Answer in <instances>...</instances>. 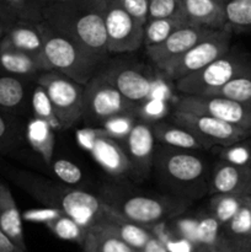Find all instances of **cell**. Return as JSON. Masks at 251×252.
<instances>
[{
  "instance_id": "11",
  "label": "cell",
  "mask_w": 251,
  "mask_h": 252,
  "mask_svg": "<svg viewBox=\"0 0 251 252\" xmlns=\"http://www.w3.org/2000/svg\"><path fill=\"white\" fill-rule=\"evenodd\" d=\"M171 118L172 122L193 133L206 145L207 149H211L214 145L228 147L251 138L250 133L243 128L212 116L174 110Z\"/></svg>"
},
{
  "instance_id": "20",
  "label": "cell",
  "mask_w": 251,
  "mask_h": 252,
  "mask_svg": "<svg viewBox=\"0 0 251 252\" xmlns=\"http://www.w3.org/2000/svg\"><path fill=\"white\" fill-rule=\"evenodd\" d=\"M182 12L189 25L208 30H228L223 0H182Z\"/></svg>"
},
{
  "instance_id": "13",
  "label": "cell",
  "mask_w": 251,
  "mask_h": 252,
  "mask_svg": "<svg viewBox=\"0 0 251 252\" xmlns=\"http://www.w3.org/2000/svg\"><path fill=\"white\" fill-rule=\"evenodd\" d=\"M103 17L110 53H130L143 47L144 25L130 16L118 0H105Z\"/></svg>"
},
{
  "instance_id": "24",
  "label": "cell",
  "mask_w": 251,
  "mask_h": 252,
  "mask_svg": "<svg viewBox=\"0 0 251 252\" xmlns=\"http://www.w3.org/2000/svg\"><path fill=\"white\" fill-rule=\"evenodd\" d=\"M97 223L105 225L106 228L113 231L118 238L122 239L126 244H128V245L132 246L133 249L138 251L142 250L145 244L148 243V240L154 235V233H153L150 228L127 220V219L122 218V217L111 212L108 208L103 218L100 221H97Z\"/></svg>"
},
{
  "instance_id": "4",
  "label": "cell",
  "mask_w": 251,
  "mask_h": 252,
  "mask_svg": "<svg viewBox=\"0 0 251 252\" xmlns=\"http://www.w3.org/2000/svg\"><path fill=\"white\" fill-rule=\"evenodd\" d=\"M196 150H184L160 144L155 149L154 169L172 196L193 201L208 191L209 166Z\"/></svg>"
},
{
  "instance_id": "32",
  "label": "cell",
  "mask_w": 251,
  "mask_h": 252,
  "mask_svg": "<svg viewBox=\"0 0 251 252\" xmlns=\"http://www.w3.org/2000/svg\"><path fill=\"white\" fill-rule=\"evenodd\" d=\"M209 95L220 96V97L230 98L239 102H251V68L243 73L238 74L235 78L229 80L219 89L214 90Z\"/></svg>"
},
{
  "instance_id": "26",
  "label": "cell",
  "mask_w": 251,
  "mask_h": 252,
  "mask_svg": "<svg viewBox=\"0 0 251 252\" xmlns=\"http://www.w3.org/2000/svg\"><path fill=\"white\" fill-rule=\"evenodd\" d=\"M81 249L83 252H139L101 223L88 229Z\"/></svg>"
},
{
  "instance_id": "12",
  "label": "cell",
  "mask_w": 251,
  "mask_h": 252,
  "mask_svg": "<svg viewBox=\"0 0 251 252\" xmlns=\"http://www.w3.org/2000/svg\"><path fill=\"white\" fill-rule=\"evenodd\" d=\"M233 32L229 30L212 31L206 38L189 48L186 53L170 64L164 73L174 81L194 73L225 54L231 48Z\"/></svg>"
},
{
  "instance_id": "18",
  "label": "cell",
  "mask_w": 251,
  "mask_h": 252,
  "mask_svg": "<svg viewBox=\"0 0 251 252\" xmlns=\"http://www.w3.org/2000/svg\"><path fill=\"white\" fill-rule=\"evenodd\" d=\"M0 47L43 58V37L38 21L17 19L0 37Z\"/></svg>"
},
{
  "instance_id": "19",
  "label": "cell",
  "mask_w": 251,
  "mask_h": 252,
  "mask_svg": "<svg viewBox=\"0 0 251 252\" xmlns=\"http://www.w3.org/2000/svg\"><path fill=\"white\" fill-rule=\"evenodd\" d=\"M36 80L0 71V110L19 115L31 107V95Z\"/></svg>"
},
{
  "instance_id": "23",
  "label": "cell",
  "mask_w": 251,
  "mask_h": 252,
  "mask_svg": "<svg viewBox=\"0 0 251 252\" xmlns=\"http://www.w3.org/2000/svg\"><path fill=\"white\" fill-rule=\"evenodd\" d=\"M150 123L155 139L161 145L184 150H207L206 145L193 133L177 123L165 122L162 120Z\"/></svg>"
},
{
  "instance_id": "41",
  "label": "cell",
  "mask_w": 251,
  "mask_h": 252,
  "mask_svg": "<svg viewBox=\"0 0 251 252\" xmlns=\"http://www.w3.org/2000/svg\"><path fill=\"white\" fill-rule=\"evenodd\" d=\"M17 19H20V17L16 10L0 1V37L2 36L5 30Z\"/></svg>"
},
{
  "instance_id": "3",
  "label": "cell",
  "mask_w": 251,
  "mask_h": 252,
  "mask_svg": "<svg viewBox=\"0 0 251 252\" xmlns=\"http://www.w3.org/2000/svg\"><path fill=\"white\" fill-rule=\"evenodd\" d=\"M97 196L111 212L150 229L181 216L192 203L172 194L147 193L120 184L103 185Z\"/></svg>"
},
{
  "instance_id": "35",
  "label": "cell",
  "mask_w": 251,
  "mask_h": 252,
  "mask_svg": "<svg viewBox=\"0 0 251 252\" xmlns=\"http://www.w3.org/2000/svg\"><path fill=\"white\" fill-rule=\"evenodd\" d=\"M138 118H139L138 113H121V115L108 118L101 126V128H103L108 135L121 143L130 132Z\"/></svg>"
},
{
  "instance_id": "6",
  "label": "cell",
  "mask_w": 251,
  "mask_h": 252,
  "mask_svg": "<svg viewBox=\"0 0 251 252\" xmlns=\"http://www.w3.org/2000/svg\"><path fill=\"white\" fill-rule=\"evenodd\" d=\"M139 103L126 98L102 74L97 73L84 85L83 120L86 127H100L121 113H138Z\"/></svg>"
},
{
  "instance_id": "33",
  "label": "cell",
  "mask_w": 251,
  "mask_h": 252,
  "mask_svg": "<svg viewBox=\"0 0 251 252\" xmlns=\"http://www.w3.org/2000/svg\"><path fill=\"white\" fill-rule=\"evenodd\" d=\"M25 140L19 125L9 113L0 110V153L6 154L17 149Z\"/></svg>"
},
{
  "instance_id": "16",
  "label": "cell",
  "mask_w": 251,
  "mask_h": 252,
  "mask_svg": "<svg viewBox=\"0 0 251 252\" xmlns=\"http://www.w3.org/2000/svg\"><path fill=\"white\" fill-rule=\"evenodd\" d=\"M98 73L102 74L126 98L134 103L140 105L152 94V80L135 65L121 62H106Z\"/></svg>"
},
{
  "instance_id": "29",
  "label": "cell",
  "mask_w": 251,
  "mask_h": 252,
  "mask_svg": "<svg viewBox=\"0 0 251 252\" xmlns=\"http://www.w3.org/2000/svg\"><path fill=\"white\" fill-rule=\"evenodd\" d=\"M221 235L236 241H248L251 238V196L245 199L235 216L221 228Z\"/></svg>"
},
{
  "instance_id": "27",
  "label": "cell",
  "mask_w": 251,
  "mask_h": 252,
  "mask_svg": "<svg viewBox=\"0 0 251 252\" xmlns=\"http://www.w3.org/2000/svg\"><path fill=\"white\" fill-rule=\"evenodd\" d=\"M44 224L54 234V236L62 240L75 243L81 246L86 236V229L76 223L73 218L61 211H54L53 216H49Z\"/></svg>"
},
{
  "instance_id": "34",
  "label": "cell",
  "mask_w": 251,
  "mask_h": 252,
  "mask_svg": "<svg viewBox=\"0 0 251 252\" xmlns=\"http://www.w3.org/2000/svg\"><path fill=\"white\" fill-rule=\"evenodd\" d=\"M31 110L32 113H33V117L41 118V120L46 121L47 123H49V126H51L54 130L62 129L61 125H59V121L58 118H57L56 112H54L53 110V106H52L51 100H49L46 90L37 83L36 85L33 86V90H32Z\"/></svg>"
},
{
  "instance_id": "42",
  "label": "cell",
  "mask_w": 251,
  "mask_h": 252,
  "mask_svg": "<svg viewBox=\"0 0 251 252\" xmlns=\"http://www.w3.org/2000/svg\"><path fill=\"white\" fill-rule=\"evenodd\" d=\"M139 252H170L166 244L154 234Z\"/></svg>"
},
{
  "instance_id": "39",
  "label": "cell",
  "mask_w": 251,
  "mask_h": 252,
  "mask_svg": "<svg viewBox=\"0 0 251 252\" xmlns=\"http://www.w3.org/2000/svg\"><path fill=\"white\" fill-rule=\"evenodd\" d=\"M166 115V105L159 100H145L144 102L140 103L139 107V117L149 122L159 121Z\"/></svg>"
},
{
  "instance_id": "44",
  "label": "cell",
  "mask_w": 251,
  "mask_h": 252,
  "mask_svg": "<svg viewBox=\"0 0 251 252\" xmlns=\"http://www.w3.org/2000/svg\"><path fill=\"white\" fill-rule=\"evenodd\" d=\"M0 1L4 2V4H6V5H9L10 7H12V9L16 10L17 14H19L20 9H21V6L24 5V2L26 1V0H0Z\"/></svg>"
},
{
  "instance_id": "45",
  "label": "cell",
  "mask_w": 251,
  "mask_h": 252,
  "mask_svg": "<svg viewBox=\"0 0 251 252\" xmlns=\"http://www.w3.org/2000/svg\"><path fill=\"white\" fill-rule=\"evenodd\" d=\"M193 252H217V249L206 245H196Z\"/></svg>"
},
{
  "instance_id": "22",
  "label": "cell",
  "mask_w": 251,
  "mask_h": 252,
  "mask_svg": "<svg viewBox=\"0 0 251 252\" xmlns=\"http://www.w3.org/2000/svg\"><path fill=\"white\" fill-rule=\"evenodd\" d=\"M0 229L21 250L27 251L22 219L9 186L0 182Z\"/></svg>"
},
{
  "instance_id": "31",
  "label": "cell",
  "mask_w": 251,
  "mask_h": 252,
  "mask_svg": "<svg viewBox=\"0 0 251 252\" xmlns=\"http://www.w3.org/2000/svg\"><path fill=\"white\" fill-rule=\"evenodd\" d=\"M187 22L181 17H170V19L149 20L144 26L143 47L154 46L161 43L172 32Z\"/></svg>"
},
{
  "instance_id": "17",
  "label": "cell",
  "mask_w": 251,
  "mask_h": 252,
  "mask_svg": "<svg viewBox=\"0 0 251 252\" xmlns=\"http://www.w3.org/2000/svg\"><path fill=\"white\" fill-rule=\"evenodd\" d=\"M208 192L212 196H251V164H235L220 159L211 172Z\"/></svg>"
},
{
  "instance_id": "36",
  "label": "cell",
  "mask_w": 251,
  "mask_h": 252,
  "mask_svg": "<svg viewBox=\"0 0 251 252\" xmlns=\"http://www.w3.org/2000/svg\"><path fill=\"white\" fill-rule=\"evenodd\" d=\"M170 17L185 19L182 12V0H149L148 21L155 19H170Z\"/></svg>"
},
{
  "instance_id": "46",
  "label": "cell",
  "mask_w": 251,
  "mask_h": 252,
  "mask_svg": "<svg viewBox=\"0 0 251 252\" xmlns=\"http://www.w3.org/2000/svg\"><path fill=\"white\" fill-rule=\"evenodd\" d=\"M248 249H249V252H251V238L248 240Z\"/></svg>"
},
{
  "instance_id": "7",
  "label": "cell",
  "mask_w": 251,
  "mask_h": 252,
  "mask_svg": "<svg viewBox=\"0 0 251 252\" xmlns=\"http://www.w3.org/2000/svg\"><path fill=\"white\" fill-rule=\"evenodd\" d=\"M251 68V57L230 48L208 65L175 81L176 89L186 95H209L238 74Z\"/></svg>"
},
{
  "instance_id": "43",
  "label": "cell",
  "mask_w": 251,
  "mask_h": 252,
  "mask_svg": "<svg viewBox=\"0 0 251 252\" xmlns=\"http://www.w3.org/2000/svg\"><path fill=\"white\" fill-rule=\"evenodd\" d=\"M0 252H29L24 251L15 245L11 240L6 236V234L0 229Z\"/></svg>"
},
{
  "instance_id": "38",
  "label": "cell",
  "mask_w": 251,
  "mask_h": 252,
  "mask_svg": "<svg viewBox=\"0 0 251 252\" xmlns=\"http://www.w3.org/2000/svg\"><path fill=\"white\" fill-rule=\"evenodd\" d=\"M118 1L130 16L145 26L149 19V0H118Z\"/></svg>"
},
{
  "instance_id": "10",
  "label": "cell",
  "mask_w": 251,
  "mask_h": 252,
  "mask_svg": "<svg viewBox=\"0 0 251 252\" xmlns=\"http://www.w3.org/2000/svg\"><path fill=\"white\" fill-rule=\"evenodd\" d=\"M174 110L216 117L245 129L251 134V105L230 98L212 95H186L182 94Z\"/></svg>"
},
{
  "instance_id": "15",
  "label": "cell",
  "mask_w": 251,
  "mask_h": 252,
  "mask_svg": "<svg viewBox=\"0 0 251 252\" xmlns=\"http://www.w3.org/2000/svg\"><path fill=\"white\" fill-rule=\"evenodd\" d=\"M212 31L216 30L186 24L175 30L161 43L145 47V53L160 70L164 71L170 64L174 63L194 44L206 38Z\"/></svg>"
},
{
  "instance_id": "28",
  "label": "cell",
  "mask_w": 251,
  "mask_h": 252,
  "mask_svg": "<svg viewBox=\"0 0 251 252\" xmlns=\"http://www.w3.org/2000/svg\"><path fill=\"white\" fill-rule=\"evenodd\" d=\"M226 29L234 32L251 31V0H223Z\"/></svg>"
},
{
  "instance_id": "8",
  "label": "cell",
  "mask_w": 251,
  "mask_h": 252,
  "mask_svg": "<svg viewBox=\"0 0 251 252\" xmlns=\"http://www.w3.org/2000/svg\"><path fill=\"white\" fill-rule=\"evenodd\" d=\"M36 83L46 90L62 129H66L81 120L84 84L56 70L42 73Z\"/></svg>"
},
{
  "instance_id": "30",
  "label": "cell",
  "mask_w": 251,
  "mask_h": 252,
  "mask_svg": "<svg viewBox=\"0 0 251 252\" xmlns=\"http://www.w3.org/2000/svg\"><path fill=\"white\" fill-rule=\"evenodd\" d=\"M248 197L238 194H213L209 202V216L223 228L235 216Z\"/></svg>"
},
{
  "instance_id": "40",
  "label": "cell",
  "mask_w": 251,
  "mask_h": 252,
  "mask_svg": "<svg viewBox=\"0 0 251 252\" xmlns=\"http://www.w3.org/2000/svg\"><path fill=\"white\" fill-rule=\"evenodd\" d=\"M217 252H249L248 241H236L220 235L216 246Z\"/></svg>"
},
{
  "instance_id": "37",
  "label": "cell",
  "mask_w": 251,
  "mask_h": 252,
  "mask_svg": "<svg viewBox=\"0 0 251 252\" xmlns=\"http://www.w3.org/2000/svg\"><path fill=\"white\" fill-rule=\"evenodd\" d=\"M51 166L56 176L63 184L73 186V185H79L81 182L83 172H81L80 167L74 162L65 159H58L56 161H52Z\"/></svg>"
},
{
  "instance_id": "1",
  "label": "cell",
  "mask_w": 251,
  "mask_h": 252,
  "mask_svg": "<svg viewBox=\"0 0 251 252\" xmlns=\"http://www.w3.org/2000/svg\"><path fill=\"white\" fill-rule=\"evenodd\" d=\"M7 176L29 196L51 209L63 212L88 230L100 221L107 208L97 194L25 170H9Z\"/></svg>"
},
{
  "instance_id": "21",
  "label": "cell",
  "mask_w": 251,
  "mask_h": 252,
  "mask_svg": "<svg viewBox=\"0 0 251 252\" xmlns=\"http://www.w3.org/2000/svg\"><path fill=\"white\" fill-rule=\"evenodd\" d=\"M48 70L52 69L42 57L0 47V71L2 73L36 80L38 75Z\"/></svg>"
},
{
  "instance_id": "2",
  "label": "cell",
  "mask_w": 251,
  "mask_h": 252,
  "mask_svg": "<svg viewBox=\"0 0 251 252\" xmlns=\"http://www.w3.org/2000/svg\"><path fill=\"white\" fill-rule=\"evenodd\" d=\"M103 7L105 0H73L47 7L37 21L46 22L90 53L107 58L110 52Z\"/></svg>"
},
{
  "instance_id": "25",
  "label": "cell",
  "mask_w": 251,
  "mask_h": 252,
  "mask_svg": "<svg viewBox=\"0 0 251 252\" xmlns=\"http://www.w3.org/2000/svg\"><path fill=\"white\" fill-rule=\"evenodd\" d=\"M25 140L27 144L39 154L46 164L51 165L54 154V129L41 118L32 117L25 128Z\"/></svg>"
},
{
  "instance_id": "14",
  "label": "cell",
  "mask_w": 251,
  "mask_h": 252,
  "mask_svg": "<svg viewBox=\"0 0 251 252\" xmlns=\"http://www.w3.org/2000/svg\"><path fill=\"white\" fill-rule=\"evenodd\" d=\"M155 142L152 123L140 117L121 142L129 162V176L135 181H144L149 177L154 167Z\"/></svg>"
},
{
  "instance_id": "47",
  "label": "cell",
  "mask_w": 251,
  "mask_h": 252,
  "mask_svg": "<svg viewBox=\"0 0 251 252\" xmlns=\"http://www.w3.org/2000/svg\"><path fill=\"white\" fill-rule=\"evenodd\" d=\"M250 105H251V102H250Z\"/></svg>"
},
{
  "instance_id": "5",
  "label": "cell",
  "mask_w": 251,
  "mask_h": 252,
  "mask_svg": "<svg viewBox=\"0 0 251 252\" xmlns=\"http://www.w3.org/2000/svg\"><path fill=\"white\" fill-rule=\"evenodd\" d=\"M38 22L43 37V58L52 70L59 71L85 85L107 62V58L90 53L46 22Z\"/></svg>"
},
{
  "instance_id": "9",
  "label": "cell",
  "mask_w": 251,
  "mask_h": 252,
  "mask_svg": "<svg viewBox=\"0 0 251 252\" xmlns=\"http://www.w3.org/2000/svg\"><path fill=\"white\" fill-rule=\"evenodd\" d=\"M76 142L113 179L129 176V162L122 145L101 127H85L76 132Z\"/></svg>"
}]
</instances>
